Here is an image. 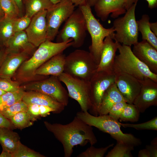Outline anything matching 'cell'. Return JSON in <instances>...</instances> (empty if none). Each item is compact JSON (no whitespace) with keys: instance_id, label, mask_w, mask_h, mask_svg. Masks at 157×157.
<instances>
[{"instance_id":"484cf974","label":"cell","mask_w":157,"mask_h":157,"mask_svg":"<svg viewBox=\"0 0 157 157\" xmlns=\"http://www.w3.org/2000/svg\"><path fill=\"white\" fill-rule=\"evenodd\" d=\"M15 19L5 16L0 18V47H5L7 42L15 33L13 23Z\"/></svg>"},{"instance_id":"ac0fdd59","label":"cell","mask_w":157,"mask_h":157,"mask_svg":"<svg viewBox=\"0 0 157 157\" xmlns=\"http://www.w3.org/2000/svg\"><path fill=\"white\" fill-rule=\"evenodd\" d=\"M113 40L110 36L106 37L104 40L97 71L114 73L113 67L116 53L120 43Z\"/></svg>"},{"instance_id":"603a6c76","label":"cell","mask_w":157,"mask_h":157,"mask_svg":"<svg viewBox=\"0 0 157 157\" xmlns=\"http://www.w3.org/2000/svg\"><path fill=\"white\" fill-rule=\"evenodd\" d=\"M125 101L115 83L106 90L103 96L98 115L108 114L112 106L115 104Z\"/></svg>"},{"instance_id":"d6986e66","label":"cell","mask_w":157,"mask_h":157,"mask_svg":"<svg viewBox=\"0 0 157 157\" xmlns=\"http://www.w3.org/2000/svg\"><path fill=\"white\" fill-rule=\"evenodd\" d=\"M22 100L27 105L36 104L49 107L54 109L56 113L62 112L65 107L51 97L35 91H25Z\"/></svg>"},{"instance_id":"f907efd6","label":"cell","mask_w":157,"mask_h":157,"mask_svg":"<svg viewBox=\"0 0 157 157\" xmlns=\"http://www.w3.org/2000/svg\"><path fill=\"white\" fill-rule=\"evenodd\" d=\"M98 0H88L87 2L91 7L94 6Z\"/></svg>"},{"instance_id":"7bdbcfd3","label":"cell","mask_w":157,"mask_h":157,"mask_svg":"<svg viewBox=\"0 0 157 157\" xmlns=\"http://www.w3.org/2000/svg\"><path fill=\"white\" fill-rule=\"evenodd\" d=\"M7 54V52L5 47L1 48L0 49V69L5 58Z\"/></svg>"},{"instance_id":"ee69618b","label":"cell","mask_w":157,"mask_h":157,"mask_svg":"<svg viewBox=\"0 0 157 157\" xmlns=\"http://www.w3.org/2000/svg\"><path fill=\"white\" fill-rule=\"evenodd\" d=\"M138 156V157H151L149 151L146 149L140 150L139 152Z\"/></svg>"},{"instance_id":"277c9868","label":"cell","mask_w":157,"mask_h":157,"mask_svg":"<svg viewBox=\"0 0 157 157\" xmlns=\"http://www.w3.org/2000/svg\"><path fill=\"white\" fill-rule=\"evenodd\" d=\"M118 50L119 53L115 56L113 67L115 74H126L139 81L149 78L157 82V74L152 72L134 55L131 46L120 44Z\"/></svg>"},{"instance_id":"9c48e42d","label":"cell","mask_w":157,"mask_h":157,"mask_svg":"<svg viewBox=\"0 0 157 157\" xmlns=\"http://www.w3.org/2000/svg\"><path fill=\"white\" fill-rule=\"evenodd\" d=\"M61 82L58 76H51L44 79L21 85L20 87L25 91H35L44 93L65 106L68 104L69 97L67 91Z\"/></svg>"},{"instance_id":"2e32d148","label":"cell","mask_w":157,"mask_h":157,"mask_svg":"<svg viewBox=\"0 0 157 157\" xmlns=\"http://www.w3.org/2000/svg\"><path fill=\"white\" fill-rule=\"evenodd\" d=\"M115 74V83L125 101L128 104H133L140 91L139 81L126 74Z\"/></svg>"},{"instance_id":"9a60e30c","label":"cell","mask_w":157,"mask_h":157,"mask_svg":"<svg viewBox=\"0 0 157 157\" xmlns=\"http://www.w3.org/2000/svg\"><path fill=\"white\" fill-rule=\"evenodd\" d=\"M47 12L43 10L34 15L25 31L29 41L36 48L47 40Z\"/></svg>"},{"instance_id":"c3c4849f","label":"cell","mask_w":157,"mask_h":157,"mask_svg":"<svg viewBox=\"0 0 157 157\" xmlns=\"http://www.w3.org/2000/svg\"><path fill=\"white\" fill-rule=\"evenodd\" d=\"M14 1L18 7L22 15L24 16L23 15V0H14Z\"/></svg>"},{"instance_id":"f546056e","label":"cell","mask_w":157,"mask_h":157,"mask_svg":"<svg viewBox=\"0 0 157 157\" xmlns=\"http://www.w3.org/2000/svg\"><path fill=\"white\" fill-rule=\"evenodd\" d=\"M0 5L4 16L14 19L22 16L14 0H0Z\"/></svg>"},{"instance_id":"7a4b0ae2","label":"cell","mask_w":157,"mask_h":157,"mask_svg":"<svg viewBox=\"0 0 157 157\" xmlns=\"http://www.w3.org/2000/svg\"><path fill=\"white\" fill-rule=\"evenodd\" d=\"M73 43L72 39L61 42L46 40L38 47L29 58L22 64L13 78L21 85L47 78L49 76L36 75V70L51 58L72 46Z\"/></svg>"},{"instance_id":"f5cc1de1","label":"cell","mask_w":157,"mask_h":157,"mask_svg":"<svg viewBox=\"0 0 157 157\" xmlns=\"http://www.w3.org/2000/svg\"><path fill=\"white\" fill-rule=\"evenodd\" d=\"M4 16V14L0 5V18Z\"/></svg>"},{"instance_id":"f35d334b","label":"cell","mask_w":157,"mask_h":157,"mask_svg":"<svg viewBox=\"0 0 157 157\" xmlns=\"http://www.w3.org/2000/svg\"><path fill=\"white\" fill-rule=\"evenodd\" d=\"M31 18L24 15L15 19L13 23L14 33L24 31L29 25Z\"/></svg>"},{"instance_id":"7402d4cb","label":"cell","mask_w":157,"mask_h":157,"mask_svg":"<svg viewBox=\"0 0 157 157\" xmlns=\"http://www.w3.org/2000/svg\"><path fill=\"white\" fill-rule=\"evenodd\" d=\"M65 57L63 52L53 56L37 69L35 74L58 76L64 72Z\"/></svg>"},{"instance_id":"7dc6e473","label":"cell","mask_w":157,"mask_h":157,"mask_svg":"<svg viewBox=\"0 0 157 157\" xmlns=\"http://www.w3.org/2000/svg\"><path fill=\"white\" fill-rule=\"evenodd\" d=\"M150 26L152 32L157 36V22H150Z\"/></svg>"},{"instance_id":"83f0119b","label":"cell","mask_w":157,"mask_h":157,"mask_svg":"<svg viewBox=\"0 0 157 157\" xmlns=\"http://www.w3.org/2000/svg\"><path fill=\"white\" fill-rule=\"evenodd\" d=\"M25 91L21 88L12 92H6L0 96V111L5 109L14 103L22 100Z\"/></svg>"},{"instance_id":"52a82bcc","label":"cell","mask_w":157,"mask_h":157,"mask_svg":"<svg viewBox=\"0 0 157 157\" xmlns=\"http://www.w3.org/2000/svg\"><path fill=\"white\" fill-rule=\"evenodd\" d=\"M56 36V42H66L73 40L72 46L78 48L83 45L86 37L87 28L86 20L78 7L65 22Z\"/></svg>"},{"instance_id":"8992f818","label":"cell","mask_w":157,"mask_h":157,"mask_svg":"<svg viewBox=\"0 0 157 157\" xmlns=\"http://www.w3.org/2000/svg\"><path fill=\"white\" fill-rule=\"evenodd\" d=\"M98 66L89 51L77 49L66 56L63 72L89 81L97 72Z\"/></svg>"},{"instance_id":"d590c367","label":"cell","mask_w":157,"mask_h":157,"mask_svg":"<svg viewBox=\"0 0 157 157\" xmlns=\"http://www.w3.org/2000/svg\"><path fill=\"white\" fill-rule=\"evenodd\" d=\"M121 126L124 128H131L137 130H157V117L147 122L137 124H124L120 123Z\"/></svg>"},{"instance_id":"74e56055","label":"cell","mask_w":157,"mask_h":157,"mask_svg":"<svg viewBox=\"0 0 157 157\" xmlns=\"http://www.w3.org/2000/svg\"><path fill=\"white\" fill-rule=\"evenodd\" d=\"M20 84L12 78L0 77V89L6 92H12L21 88Z\"/></svg>"},{"instance_id":"ba28073f","label":"cell","mask_w":157,"mask_h":157,"mask_svg":"<svg viewBox=\"0 0 157 157\" xmlns=\"http://www.w3.org/2000/svg\"><path fill=\"white\" fill-rule=\"evenodd\" d=\"M137 4L133 3L123 16L113 21V40L120 44L131 46L138 42L139 31L135 13Z\"/></svg>"},{"instance_id":"4fadbf2b","label":"cell","mask_w":157,"mask_h":157,"mask_svg":"<svg viewBox=\"0 0 157 157\" xmlns=\"http://www.w3.org/2000/svg\"><path fill=\"white\" fill-rule=\"evenodd\" d=\"M134 3L135 0H98L94 6L97 16L105 21L110 14L116 18L125 14Z\"/></svg>"},{"instance_id":"681fc988","label":"cell","mask_w":157,"mask_h":157,"mask_svg":"<svg viewBox=\"0 0 157 157\" xmlns=\"http://www.w3.org/2000/svg\"><path fill=\"white\" fill-rule=\"evenodd\" d=\"M0 157H13V154L8 151L3 150L0 154Z\"/></svg>"},{"instance_id":"60d3db41","label":"cell","mask_w":157,"mask_h":157,"mask_svg":"<svg viewBox=\"0 0 157 157\" xmlns=\"http://www.w3.org/2000/svg\"><path fill=\"white\" fill-rule=\"evenodd\" d=\"M0 127H6L11 129L15 128L9 119L6 118L0 112Z\"/></svg>"},{"instance_id":"30bf717a","label":"cell","mask_w":157,"mask_h":157,"mask_svg":"<svg viewBox=\"0 0 157 157\" xmlns=\"http://www.w3.org/2000/svg\"><path fill=\"white\" fill-rule=\"evenodd\" d=\"M114 73L97 71L89 81L90 107V113L98 115L104 94L108 88L115 83Z\"/></svg>"},{"instance_id":"836d02e7","label":"cell","mask_w":157,"mask_h":157,"mask_svg":"<svg viewBox=\"0 0 157 157\" xmlns=\"http://www.w3.org/2000/svg\"><path fill=\"white\" fill-rule=\"evenodd\" d=\"M27 109L28 105L21 100L0 112L5 117L10 119L13 116L19 112L27 111Z\"/></svg>"},{"instance_id":"9f6ffc18","label":"cell","mask_w":157,"mask_h":157,"mask_svg":"<svg viewBox=\"0 0 157 157\" xmlns=\"http://www.w3.org/2000/svg\"><path fill=\"white\" fill-rule=\"evenodd\" d=\"M1 48L0 47V49H1Z\"/></svg>"},{"instance_id":"1f68e13d","label":"cell","mask_w":157,"mask_h":157,"mask_svg":"<svg viewBox=\"0 0 157 157\" xmlns=\"http://www.w3.org/2000/svg\"><path fill=\"white\" fill-rule=\"evenodd\" d=\"M28 105L27 112L30 115L33 121L36 120L38 117H45L51 112L55 113V110L49 107L36 104Z\"/></svg>"},{"instance_id":"4316f807","label":"cell","mask_w":157,"mask_h":157,"mask_svg":"<svg viewBox=\"0 0 157 157\" xmlns=\"http://www.w3.org/2000/svg\"><path fill=\"white\" fill-rule=\"evenodd\" d=\"M24 15L31 18L39 12L47 10L54 4L48 0H27Z\"/></svg>"},{"instance_id":"8fae6325","label":"cell","mask_w":157,"mask_h":157,"mask_svg":"<svg viewBox=\"0 0 157 157\" xmlns=\"http://www.w3.org/2000/svg\"><path fill=\"white\" fill-rule=\"evenodd\" d=\"M75 6L69 0H63L47 10V40H54L60 27L73 13Z\"/></svg>"},{"instance_id":"11a10c76","label":"cell","mask_w":157,"mask_h":157,"mask_svg":"<svg viewBox=\"0 0 157 157\" xmlns=\"http://www.w3.org/2000/svg\"><path fill=\"white\" fill-rule=\"evenodd\" d=\"M27 0H23L25 2Z\"/></svg>"},{"instance_id":"e0dca14e","label":"cell","mask_w":157,"mask_h":157,"mask_svg":"<svg viewBox=\"0 0 157 157\" xmlns=\"http://www.w3.org/2000/svg\"><path fill=\"white\" fill-rule=\"evenodd\" d=\"M133 45L132 50L134 55L152 72L157 74V50L145 40Z\"/></svg>"},{"instance_id":"3957f363","label":"cell","mask_w":157,"mask_h":157,"mask_svg":"<svg viewBox=\"0 0 157 157\" xmlns=\"http://www.w3.org/2000/svg\"><path fill=\"white\" fill-rule=\"evenodd\" d=\"M76 116L87 124L109 134L117 142L132 144L135 147L142 144L141 140L133 135L123 133L121 129L120 122L108 114L95 116L88 111H81L78 112Z\"/></svg>"},{"instance_id":"7c38bea8","label":"cell","mask_w":157,"mask_h":157,"mask_svg":"<svg viewBox=\"0 0 157 157\" xmlns=\"http://www.w3.org/2000/svg\"><path fill=\"white\" fill-rule=\"evenodd\" d=\"M58 77L66 86L69 97L78 102L82 111H88L91 105L89 81L73 77L64 72Z\"/></svg>"},{"instance_id":"8d00e7d4","label":"cell","mask_w":157,"mask_h":157,"mask_svg":"<svg viewBox=\"0 0 157 157\" xmlns=\"http://www.w3.org/2000/svg\"><path fill=\"white\" fill-rule=\"evenodd\" d=\"M45 156L19 142L13 157H44Z\"/></svg>"},{"instance_id":"6da1fadb","label":"cell","mask_w":157,"mask_h":157,"mask_svg":"<svg viewBox=\"0 0 157 157\" xmlns=\"http://www.w3.org/2000/svg\"><path fill=\"white\" fill-rule=\"evenodd\" d=\"M44 124L47 129L62 144L65 157L71 156L75 146H83L88 142L93 145L97 142L92 126L76 116L66 124H51L46 121L44 122Z\"/></svg>"},{"instance_id":"bcb514c9","label":"cell","mask_w":157,"mask_h":157,"mask_svg":"<svg viewBox=\"0 0 157 157\" xmlns=\"http://www.w3.org/2000/svg\"><path fill=\"white\" fill-rule=\"evenodd\" d=\"M76 6H79L87 2L88 0H69Z\"/></svg>"},{"instance_id":"5bb4252c","label":"cell","mask_w":157,"mask_h":157,"mask_svg":"<svg viewBox=\"0 0 157 157\" xmlns=\"http://www.w3.org/2000/svg\"><path fill=\"white\" fill-rule=\"evenodd\" d=\"M139 81L140 91L133 104L143 113L150 107L157 105V82L149 78Z\"/></svg>"},{"instance_id":"5b68a950","label":"cell","mask_w":157,"mask_h":157,"mask_svg":"<svg viewBox=\"0 0 157 157\" xmlns=\"http://www.w3.org/2000/svg\"><path fill=\"white\" fill-rule=\"evenodd\" d=\"M86 20L87 31L91 39V44L89 47V52L97 64L99 63L103 42L107 36L114 38L115 30L112 27L105 28L93 14L91 6L88 2L78 6Z\"/></svg>"},{"instance_id":"cb8c5ba5","label":"cell","mask_w":157,"mask_h":157,"mask_svg":"<svg viewBox=\"0 0 157 157\" xmlns=\"http://www.w3.org/2000/svg\"><path fill=\"white\" fill-rule=\"evenodd\" d=\"M11 129L6 127H0V143L3 150L13 154L16 150L20 141L18 133Z\"/></svg>"},{"instance_id":"ab89813d","label":"cell","mask_w":157,"mask_h":157,"mask_svg":"<svg viewBox=\"0 0 157 157\" xmlns=\"http://www.w3.org/2000/svg\"><path fill=\"white\" fill-rule=\"evenodd\" d=\"M127 103L126 101H123L115 104L112 106L108 114L112 118L118 121Z\"/></svg>"},{"instance_id":"d4e9b609","label":"cell","mask_w":157,"mask_h":157,"mask_svg":"<svg viewBox=\"0 0 157 157\" xmlns=\"http://www.w3.org/2000/svg\"><path fill=\"white\" fill-rule=\"evenodd\" d=\"M150 17L148 15H143L141 18L137 21L138 31L141 33L142 40L148 42L157 50V36L150 28Z\"/></svg>"},{"instance_id":"ffe728a7","label":"cell","mask_w":157,"mask_h":157,"mask_svg":"<svg viewBox=\"0 0 157 157\" xmlns=\"http://www.w3.org/2000/svg\"><path fill=\"white\" fill-rule=\"evenodd\" d=\"M5 47L8 53L26 52L32 55L36 48L29 41L25 31L15 33L7 42Z\"/></svg>"},{"instance_id":"db71d44e","label":"cell","mask_w":157,"mask_h":157,"mask_svg":"<svg viewBox=\"0 0 157 157\" xmlns=\"http://www.w3.org/2000/svg\"><path fill=\"white\" fill-rule=\"evenodd\" d=\"M6 92L0 89V96Z\"/></svg>"},{"instance_id":"44dd1931","label":"cell","mask_w":157,"mask_h":157,"mask_svg":"<svg viewBox=\"0 0 157 157\" xmlns=\"http://www.w3.org/2000/svg\"><path fill=\"white\" fill-rule=\"evenodd\" d=\"M32 55L26 52L7 53L0 69V77L12 78L22 64Z\"/></svg>"},{"instance_id":"816d5d0a","label":"cell","mask_w":157,"mask_h":157,"mask_svg":"<svg viewBox=\"0 0 157 157\" xmlns=\"http://www.w3.org/2000/svg\"><path fill=\"white\" fill-rule=\"evenodd\" d=\"M49 1L53 4L55 5L56 4L61 1L63 0H48Z\"/></svg>"},{"instance_id":"f6af8a7d","label":"cell","mask_w":157,"mask_h":157,"mask_svg":"<svg viewBox=\"0 0 157 157\" xmlns=\"http://www.w3.org/2000/svg\"><path fill=\"white\" fill-rule=\"evenodd\" d=\"M138 0H135V3H137ZM148 2V7L150 9L156 8L157 6V0H146Z\"/></svg>"},{"instance_id":"d6a6232c","label":"cell","mask_w":157,"mask_h":157,"mask_svg":"<svg viewBox=\"0 0 157 157\" xmlns=\"http://www.w3.org/2000/svg\"><path fill=\"white\" fill-rule=\"evenodd\" d=\"M9 120L15 127L21 129L32 125L33 121L27 111L19 112Z\"/></svg>"},{"instance_id":"e575fe53","label":"cell","mask_w":157,"mask_h":157,"mask_svg":"<svg viewBox=\"0 0 157 157\" xmlns=\"http://www.w3.org/2000/svg\"><path fill=\"white\" fill-rule=\"evenodd\" d=\"M114 144H111L104 147L97 148L93 145L88 148L85 151L79 154L77 157H103L108 150L113 146Z\"/></svg>"},{"instance_id":"4dcf8cb0","label":"cell","mask_w":157,"mask_h":157,"mask_svg":"<svg viewBox=\"0 0 157 157\" xmlns=\"http://www.w3.org/2000/svg\"><path fill=\"white\" fill-rule=\"evenodd\" d=\"M140 113L138 108L133 104L127 103L119 120L121 122H137L139 120Z\"/></svg>"},{"instance_id":"f1b7e54d","label":"cell","mask_w":157,"mask_h":157,"mask_svg":"<svg viewBox=\"0 0 157 157\" xmlns=\"http://www.w3.org/2000/svg\"><path fill=\"white\" fill-rule=\"evenodd\" d=\"M135 146L132 144L117 142L115 145L106 155V157H132L131 151Z\"/></svg>"},{"instance_id":"b9f144b4","label":"cell","mask_w":157,"mask_h":157,"mask_svg":"<svg viewBox=\"0 0 157 157\" xmlns=\"http://www.w3.org/2000/svg\"><path fill=\"white\" fill-rule=\"evenodd\" d=\"M145 148L149 151L151 157H157V144L147 145H146Z\"/></svg>"}]
</instances>
